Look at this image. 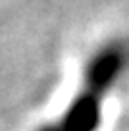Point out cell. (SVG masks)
<instances>
[{
	"mask_svg": "<svg viewBox=\"0 0 129 131\" xmlns=\"http://www.w3.org/2000/svg\"><path fill=\"white\" fill-rule=\"evenodd\" d=\"M129 75V35H116L91 52L81 87L54 122L39 131H96L106 96Z\"/></svg>",
	"mask_w": 129,
	"mask_h": 131,
	"instance_id": "6da1fadb",
	"label": "cell"
}]
</instances>
